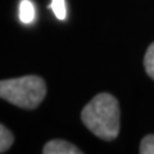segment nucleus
<instances>
[{
  "label": "nucleus",
  "mask_w": 154,
  "mask_h": 154,
  "mask_svg": "<svg viewBox=\"0 0 154 154\" xmlns=\"http://www.w3.org/2000/svg\"><path fill=\"white\" fill-rule=\"evenodd\" d=\"M35 7L31 0H21L19 3V19L25 25H30L35 21Z\"/></svg>",
  "instance_id": "20e7f679"
},
{
  "label": "nucleus",
  "mask_w": 154,
  "mask_h": 154,
  "mask_svg": "<svg viewBox=\"0 0 154 154\" xmlns=\"http://www.w3.org/2000/svg\"><path fill=\"white\" fill-rule=\"evenodd\" d=\"M144 66H145V71H146L148 76L154 80V42L148 48V50L145 53Z\"/></svg>",
  "instance_id": "423d86ee"
},
{
  "label": "nucleus",
  "mask_w": 154,
  "mask_h": 154,
  "mask_svg": "<svg viewBox=\"0 0 154 154\" xmlns=\"http://www.w3.org/2000/svg\"><path fill=\"white\" fill-rule=\"evenodd\" d=\"M141 154H154V135H146L140 144Z\"/></svg>",
  "instance_id": "6e6552de"
},
{
  "label": "nucleus",
  "mask_w": 154,
  "mask_h": 154,
  "mask_svg": "<svg viewBox=\"0 0 154 154\" xmlns=\"http://www.w3.org/2000/svg\"><path fill=\"white\" fill-rule=\"evenodd\" d=\"M119 105L113 95L102 93L94 96L81 112V119L95 136L114 140L119 134Z\"/></svg>",
  "instance_id": "f257e3e1"
},
{
  "label": "nucleus",
  "mask_w": 154,
  "mask_h": 154,
  "mask_svg": "<svg viewBox=\"0 0 154 154\" xmlns=\"http://www.w3.org/2000/svg\"><path fill=\"white\" fill-rule=\"evenodd\" d=\"M46 95V85L38 76L30 75L0 81V98L23 109H35Z\"/></svg>",
  "instance_id": "f03ea898"
},
{
  "label": "nucleus",
  "mask_w": 154,
  "mask_h": 154,
  "mask_svg": "<svg viewBox=\"0 0 154 154\" xmlns=\"http://www.w3.org/2000/svg\"><path fill=\"white\" fill-rule=\"evenodd\" d=\"M50 8L53 9L55 17L60 21H63L67 17V8H66V0H51Z\"/></svg>",
  "instance_id": "0eeeda50"
},
{
  "label": "nucleus",
  "mask_w": 154,
  "mask_h": 154,
  "mask_svg": "<svg viewBox=\"0 0 154 154\" xmlns=\"http://www.w3.org/2000/svg\"><path fill=\"white\" fill-rule=\"evenodd\" d=\"M13 141H14L13 134L4 125L0 123V153L7 152L12 146Z\"/></svg>",
  "instance_id": "39448f33"
},
{
  "label": "nucleus",
  "mask_w": 154,
  "mask_h": 154,
  "mask_svg": "<svg viewBox=\"0 0 154 154\" xmlns=\"http://www.w3.org/2000/svg\"><path fill=\"white\" fill-rule=\"evenodd\" d=\"M42 153L44 154H81L82 150H80L76 145L66 140L55 139V140H50L49 143L45 144Z\"/></svg>",
  "instance_id": "7ed1b4c3"
}]
</instances>
